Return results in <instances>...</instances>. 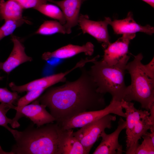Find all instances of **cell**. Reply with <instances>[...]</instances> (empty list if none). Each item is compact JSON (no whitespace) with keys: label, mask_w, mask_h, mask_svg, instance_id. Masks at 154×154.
Listing matches in <instances>:
<instances>
[{"label":"cell","mask_w":154,"mask_h":154,"mask_svg":"<svg viewBox=\"0 0 154 154\" xmlns=\"http://www.w3.org/2000/svg\"><path fill=\"white\" fill-rule=\"evenodd\" d=\"M80 68L81 74L77 79L49 88L37 99L48 108L58 123L107 106L104 94L97 91V85L89 70L84 66Z\"/></svg>","instance_id":"6da1fadb"},{"label":"cell","mask_w":154,"mask_h":154,"mask_svg":"<svg viewBox=\"0 0 154 154\" xmlns=\"http://www.w3.org/2000/svg\"><path fill=\"white\" fill-rule=\"evenodd\" d=\"M53 123L37 127L33 123L21 131L10 128L8 130L15 141L11 151L13 154H61L65 129Z\"/></svg>","instance_id":"7a4b0ae2"},{"label":"cell","mask_w":154,"mask_h":154,"mask_svg":"<svg viewBox=\"0 0 154 154\" xmlns=\"http://www.w3.org/2000/svg\"><path fill=\"white\" fill-rule=\"evenodd\" d=\"M129 56L116 64L110 66L102 60L92 62L93 65L89 71L97 88V91L105 94H111L112 99L121 102L125 95L127 88L125 82L126 66Z\"/></svg>","instance_id":"3957f363"},{"label":"cell","mask_w":154,"mask_h":154,"mask_svg":"<svg viewBox=\"0 0 154 154\" xmlns=\"http://www.w3.org/2000/svg\"><path fill=\"white\" fill-rule=\"evenodd\" d=\"M143 58L140 53L126 65V70L130 75L131 81V84L127 86L123 100L137 102L142 108L149 111L154 105V79L150 78L143 70L141 61Z\"/></svg>","instance_id":"277c9868"},{"label":"cell","mask_w":154,"mask_h":154,"mask_svg":"<svg viewBox=\"0 0 154 154\" xmlns=\"http://www.w3.org/2000/svg\"><path fill=\"white\" fill-rule=\"evenodd\" d=\"M121 105L125 111L126 119L125 153L133 154L139 140L149 130H154V125L149 119L148 111L137 109L133 103L123 100Z\"/></svg>","instance_id":"5b68a950"},{"label":"cell","mask_w":154,"mask_h":154,"mask_svg":"<svg viewBox=\"0 0 154 154\" xmlns=\"http://www.w3.org/2000/svg\"><path fill=\"white\" fill-rule=\"evenodd\" d=\"M121 102L112 100L109 105L102 109L85 112L58 123L63 129L68 130L81 128L108 114L125 118Z\"/></svg>","instance_id":"8992f818"},{"label":"cell","mask_w":154,"mask_h":154,"mask_svg":"<svg viewBox=\"0 0 154 154\" xmlns=\"http://www.w3.org/2000/svg\"><path fill=\"white\" fill-rule=\"evenodd\" d=\"M116 119V116L108 114L82 126L77 131L73 132V135L89 154L94 145L100 137L101 133L106 129L111 128L112 122Z\"/></svg>","instance_id":"52a82bcc"},{"label":"cell","mask_w":154,"mask_h":154,"mask_svg":"<svg viewBox=\"0 0 154 154\" xmlns=\"http://www.w3.org/2000/svg\"><path fill=\"white\" fill-rule=\"evenodd\" d=\"M86 64V61L82 59L76 64L74 67L65 72L44 77L22 85H17L13 82H11L9 84V86L12 90L17 92L18 93L27 92L38 88L46 89L58 83L66 82V76L68 74L77 68H80L84 66Z\"/></svg>","instance_id":"ba28073f"},{"label":"cell","mask_w":154,"mask_h":154,"mask_svg":"<svg viewBox=\"0 0 154 154\" xmlns=\"http://www.w3.org/2000/svg\"><path fill=\"white\" fill-rule=\"evenodd\" d=\"M110 18L106 17L103 21H95L89 19L87 15H79L78 24L83 33L90 35L102 43L105 49L110 43L108 26Z\"/></svg>","instance_id":"9c48e42d"},{"label":"cell","mask_w":154,"mask_h":154,"mask_svg":"<svg viewBox=\"0 0 154 154\" xmlns=\"http://www.w3.org/2000/svg\"><path fill=\"white\" fill-rule=\"evenodd\" d=\"M135 37V34H126L115 42L110 43L104 49L102 60L110 66L115 65L126 57L130 41Z\"/></svg>","instance_id":"30bf717a"},{"label":"cell","mask_w":154,"mask_h":154,"mask_svg":"<svg viewBox=\"0 0 154 154\" xmlns=\"http://www.w3.org/2000/svg\"><path fill=\"white\" fill-rule=\"evenodd\" d=\"M126 121L121 117L118 122L117 129L110 134H106L105 131L101 134V143L93 152V154H121L123 151L122 145L118 141L121 132L126 128Z\"/></svg>","instance_id":"8fae6325"},{"label":"cell","mask_w":154,"mask_h":154,"mask_svg":"<svg viewBox=\"0 0 154 154\" xmlns=\"http://www.w3.org/2000/svg\"><path fill=\"white\" fill-rule=\"evenodd\" d=\"M109 25L112 27L116 34H135L137 32L144 33L152 35L154 33V28L149 25L142 26L137 23L134 19L132 13L129 12L126 17L122 19L112 21L110 18Z\"/></svg>","instance_id":"7c38bea8"},{"label":"cell","mask_w":154,"mask_h":154,"mask_svg":"<svg viewBox=\"0 0 154 154\" xmlns=\"http://www.w3.org/2000/svg\"><path fill=\"white\" fill-rule=\"evenodd\" d=\"M11 40L13 46L10 54L5 61L0 62V70L7 74L21 64L33 60L26 54L25 46L17 37L12 36Z\"/></svg>","instance_id":"4fadbf2b"},{"label":"cell","mask_w":154,"mask_h":154,"mask_svg":"<svg viewBox=\"0 0 154 154\" xmlns=\"http://www.w3.org/2000/svg\"><path fill=\"white\" fill-rule=\"evenodd\" d=\"M46 107L37 99L23 108L20 112L21 116V117L26 116L29 118L37 127L53 123L56 120L46 110Z\"/></svg>","instance_id":"5bb4252c"},{"label":"cell","mask_w":154,"mask_h":154,"mask_svg":"<svg viewBox=\"0 0 154 154\" xmlns=\"http://www.w3.org/2000/svg\"><path fill=\"white\" fill-rule=\"evenodd\" d=\"M84 0H48L58 6L62 11L66 19L64 25L66 34L71 33L72 29L78 24L81 5Z\"/></svg>","instance_id":"9a60e30c"},{"label":"cell","mask_w":154,"mask_h":154,"mask_svg":"<svg viewBox=\"0 0 154 154\" xmlns=\"http://www.w3.org/2000/svg\"><path fill=\"white\" fill-rule=\"evenodd\" d=\"M94 46L91 42H88L81 46L69 44L52 52H45L42 55V59L47 61L53 58L64 59L73 56L81 53L86 55H92L94 52Z\"/></svg>","instance_id":"2e32d148"},{"label":"cell","mask_w":154,"mask_h":154,"mask_svg":"<svg viewBox=\"0 0 154 154\" xmlns=\"http://www.w3.org/2000/svg\"><path fill=\"white\" fill-rule=\"evenodd\" d=\"M72 129H65L60 143L61 154H87L84 147L73 135Z\"/></svg>","instance_id":"e0dca14e"},{"label":"cell","mask_w":154,"mask_h":154,"mask_svg":"<svg viewBox=\"0 0 154 154\" xmlns=\"http://www.w3.org/2000/svg\"><path fill=\"white\" fill-rule=\"evenodd\" d=\"M14 0H0V19L17 20L23 17V9Z\"/></svg>","instance_id":"ac0fdd59"},{"label":"cell","mask_w":154,"mask_h":154,"mask_svg":"<svg viewBox=\"0 0 154 154\" xmlns=\"http://www.w3.org/2000/svg\"><path fill=\"white\" fill-rule=\"evenodd\" d=\"M46 90L44 88H38L29 91L26 95L18 99L15 109L16 113L15 117L12 119L13 122L11 125L12 128L18 127L20 126L18 121L21 118L20 112L23 108L37 99Z\"/></svg>","instance_id":"d6986e66"},{"label":"cell","mask_w":154,"mask_h":154,"mask_svg":"<svg viewBox=\"0 0 154 154\" xmlns=\"http://www.w3.org/2000/svg\"><path fill=\"white\" fill-rule=\"evenodd\" d=\"M35 9L47 17L57 20L63 25L66 23L62 11L56 5L46 3L39 6Z\"/></svg>","instance_id":"ffe728a7"},{"label":"cell","mask_w":154,"mask_h":154,"mask_svg":"<svg viewBox=\"0 0 154 154\" xmlns=\"http://www.w3.org/2000/svg\"><path fill=\"white\" fill-rule=\"evenodd\" d=\"M66 34L63 25L56 20L44 21L35 32L37 34L50 35L57 33Z\"/></svg>","instance_id":"44dd1931"},{"label":"cell","mask_w":154,"mask_h":154,"mask_svg":"<svg viewBox=\"0 0 154 154\" xmlns=\"http://www.w3.org/2000/svg\"><path fill=\"white\" fill-rule=\"evenodd\" d=\"M4 24L0 27V41L5 37L11 35L17 28L25 23L30 22L23 17L17 20L5 21Z\"/></svg>","instance_id":"7402d4cb"},{"label":"cell","mask_w":154,"mask_h":154,"mask_svg":"<svg viewBox=\"0 0 154 154\" xmlns=\"http://www.w3.org/2000/svg\"><path fill=\"white\" fill-rule=\"evenodd\" d=\"M142 137L143 140L141 144L137 146L133 154H150L154 153L153 143L148 132Z\"/></svg>","instance_id":"603a6c76"},{"label":"cell","mask_w":154,"mask_h":154,"mask_svg":"<svg viewBox=\"0 0 154 154\" xmlns=\"http://www.w3.org/2000/svg\"><path fill=\"white\" fill-rule=\"evenodd\" d=\"M16 106L13 104L1 103L0 104V125L2 126L7 130L10 128L8 124L11 125L13 123L12 119L8 118L6 114L11 109L15 110Z\"/></svg>","instance_id":"cb8c5ba5"},{"label":"cell","mask_w":154,"mask_h":154,"mask_svg":"<svg viewBox=\"0 0 154 154\" xmlns=\"http://www.w3.org/2000/svg\"><path fill=\"white\" fill-rule=\"evenodd\" d=\"M20 96L16 92H11L6 88H0V102L10 104H15Z\"/></svg>","instance_id":"d4e9b609"},{"label":"cell","mask_w":154,"mask_h":154,"mask_svg":"<svg viewBox=\"0 0 154 154\" xmlns=\"http://www.w3.org/2000/svg\"><path fill=\"white\" fill-rule=\"evenodd\" d=\"M23 9L33 8L35 9L39 6L47 3L48 0H14Z\"/></svg>","instance_id":"484cf974"},{"label":"cell","mask_w":154,"mask_h":154,"mask_svg":"<svg viewBox=\"0 0 154 154\" xmlns=\"http://www.w3.org/2000/svg\"><path fill=\"white\" fill-rule=\"evenodd\" d=\"M143 68L145 72L150 78L154 79V57L148 64H143Z\"/></svg>","instance_id":"4316f807"},{"label":"cell","mask_w":154,"mask_h":154,"mask_svg":"<svg viewBox=\"0 0 154 154\" xmlns=\"http://www.w3.org/2000/svg\"><path fill=\"white\" fill-rule=\"evenodd\" d=\"M149 119L152 123L154 125V105L151 106L149 110Z\"/></svg>","instance_id":"83f0119b"},{"label":"cell","mask_w":154,"mask_h":154,"mask_svg":"<svg viewBox=\"0 0 154 154\" xmlns=\"http://www.w3.org/2000/svg\"><path fill=\"white\" fill-rule=\"evenodd\" d=\"M149 4L152 7H154V0H141Z\"/></svg>","instance_id":"f1b7e54d"},{"label":"cell","mask_w":154,"mask_h":154,"mask_svg":"<svg viewBox=\"0 0 154 154\" xmlns=\"http://www.w3.org/2000/svg\"><path fill=\"white\" fill-rule=\"evenodd\" d=\"M3 78L0 75V80H2L3 79Z\"/></svg>","instance_id":"f546056e"}]
</instances>
